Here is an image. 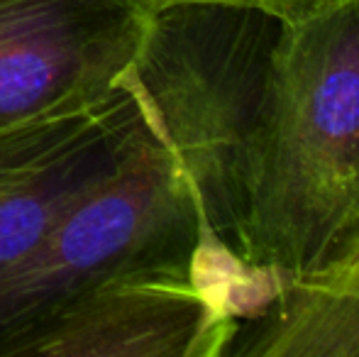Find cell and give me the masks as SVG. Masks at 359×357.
<instances>
[{
	"mask_svg": "<svg viewBox=\"0 0 359 357\" xmlns=\"http://www.w3.org/2000/svg\"><path fill=\"white\" fill-rule=\"evenodd\" d=\"M359 250V0L284 18L252 154L242 267L257 286Z\"/></svg>",
	"mask_w": 359,
	"mask_h": 357,
	"instance_id": "6da1fadb",
	"label": "cell"
},
{
	"mask_svg": "<svg viewBox=\"0 0 359 357\" xmlns=\"http://www.w3.org/2000/svg\"><path fill=\"white\" fill-rule=\"evenodd\" d=\"M281 22L247 5L154 8L125 79L189 181L213 248L240 269L252 154Z\"/></svg>",
	"mask_w": 359,
	"mask_h": 357,
	"instance_id": "7a4b0ae2",
	"label": "cell"
},
{
	"mask_svg": "<svg viewBox=\"0 0 359 357\" xmlns=\"http://www.w3.org/2000/svg\"><path fill=\"white\" fill-rule=\"evenodd\" d=\"M125 276L201 281L230 296L237 316L252 281L213 248L194 191L156 130L0 274V357L27 355L74 304Z\"/></svg>",
	"mask_w": 359,
	"mask_h": 357,
	"instance_id": "3957f363",
	"label": "cell"
},
{
	"mask_svg": "<svg viewBox=\"0 0 359 357\" xmlns=\"http://www.w3.org/2000/svg\"><path fill=\"white\" fill-rule=\"evenodd\" d=\"M147 20L137 0H0V130L110 98Z\"/></svg>",
	"mask_w": 359,
	"mask_h": 357,
	"instance_id": "277c9868",
	"label": "cell"
},
{
	"mask_svg": "<svg viewBox=\"0 0 359 357\" xmlns=\"http://www.w3.org/2000/svg\"><path fill=\"white\" fill-rule=\"evenodd\" d=\"M151 133L128 83L88 108L0 130V274Z\"/></svg>",
	"mask_w": 359,
	"mask_h": 357,
	"instance_id": "5b68a950",
	"label": "cell"
},
{
	"mask_svg": "<svg viewBox=\"0 0 359 357\" xmlns=\"http://www.w3.org/2000/svg\"><path fill=\"white\" fill-rule=\"evenodd\" d=\"M237 306L179 276H125L98 286L32 345L39 357H222Z\"/></svg>",
	"mask_w": 359,
	"mask_h": 357,
	"instance_id": "8992f818",
	"label": "cell"
},
{
	"mask_svg": "<svg viewBox=\"0 0 359 357\" xmlns=\"http://www.w3.org/2000/svg\"><path fill=\"white\" fill-rule=\"evenodd\" d=\"M222 357H359V250L332 269L262 284Z\"/></svg>",
	"mask_w": 359,
	"mask_h": 357,
	"instance_id": "52a82bcc",
	"label": "cell"
},
{
	"mask_svg": "<svg viewBox=\"0 0 359 357\" xmlns=\"http://www.w3.org/2000/svg\"><path fill=\"white\" fill-rule=\"evenodd\" d=\"M142 8L154 10L164 8L171 3H227V5H247V8H259L266 13L276 15V18H296V15L311 13V10L320 8L332 0H137Z\"/></svg>",
	"mask_w": 359,
	"mask_h": 357,
	"instance_id": "ba28073f",
	"label": "cell"
}]
</instances>
